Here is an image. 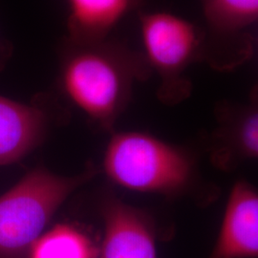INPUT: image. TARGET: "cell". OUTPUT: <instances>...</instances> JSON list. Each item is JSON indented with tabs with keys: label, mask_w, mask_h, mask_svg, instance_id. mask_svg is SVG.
<instances>
[{
	"label": "cell",
	"mask_w": 258,
	"mask_h": 258,
	"mask_svg": "<svg viewBox=\"0 0 258 258\" xmlns=\"http://www.w3.org/2000/svg\"><path fill=\"white\" fill-rule=\"evenodd\" d=\"M104 169L114 183L140 192H178L192 176L191 162L182 150L140 132H122L111 139Z\"/></svg>",
	"instance_id": "obj_3"
},
{
	"label": "cell",
	"mask_w": 258,
	"mask_h": 258,
	"mask_svg": "<svg viewBox=\"0 0 258 258\" xmlns=\"http://www.w3.org/2000/svg\"><path fill=\"white\" fill-rule=\"evenodd\" d=\"M88 175L62 177L37 168L0 197V258H26L69 195Z\"/></svg>",
	"instance_id": "obj_2"
},
{
	"label": "cell",
	"mask_w": 258,
	"mask_h": 258,
	"mask_svg": "<svg viewBox=\"0 0 258 258\" xmlns=\"http://www.w3.org/2000/svg\"><path fill=\"white\" fill-rule=\"evenodd\" d=\"M141 66L136 57L104 40L67 41L61 85L75 105L92 120L110 126L127 101L132 80Z\"/></svg>",
	"instance_id": "obj_1"
},
{
	"label": "cell",
	"mask_w": 258,
	"mask_h": 258,
	"mask_svg": "<svg viewBox=\"0 0 258 258\" xmlns=\"http://www.w3.org/2000/svg\"><path fill=\"white\" fill-rule=\"evenodd\" d=\"M99 249L83 231L59 224L42 233L28 251L26 258H98Z\"/></svg>",
	"instance_id": "obj_10"
},
{
	"label": "cell",
	"mask_w": 258,
	"mask_h": 258,
	"mask_svg": "<svg viewBox=\"0 0 258 258\" xmlns=\"http://www.w3.org/2000/svg\"><path fill=\"white\" fill-rule=\"evenodd\" d=\"M45 123L39 107L0 96V166L17 163L36 148Z\"/></svg>",
	"instance_id": "obj_8"
},
{
	"label": "cell",
	"mask_w": 258,
	"mask_h": 258,
	"mask_svg": "<svg viewBox=\"0 0 258 258\" xmlns=\"http://www.w3.org/2000/svg\"><path fill=\"white\" fill-rule=\"evenodd\" d=\"M207 30L203 55L217 68H231L251 52L250 30L258 18V0H201Z\"/></svg>",
	"instance_id": "obj_5"
},
{
	"label": "cell",
	"mask_w": 258,
	"mask_h": 258,
	"mask_svg": "<svg viewBox=\"0 0 258 258\" xmlns=\"http://www.w3.org/2000/svg\"><path fill=\"white\" fill-rule=\"evenodd\" d=\"M257 255V192L247 182H238L231 189L210 258H256Z\"/></svg>",
	"instance_id": "obj_6"
},
{
	"label": "cell",
	"mask_w": 258,
	"mask_h": 258,
	"mask_svg": "<svg viewBox=\"0 0 258 258\" xmlns=\"http://www.w3.org/2000/svg\"><path fill=\"white\" fill-rule=\"evenodd\" d=\"M140 33L146 60L160 75L163 90L181 87L185 68L203 55V31L178 15L156 11L141 14Z\"/></svg>",
	"instance_id": "obj_4"
},
{
	"label": "cell",
	"mask_w": 258,
	"mask_h": 258,
	"mask_svg": "<svg viewBox=\"0 0 258 258\" xmlns=\"http://www.w3.org/2000/svg\"><path fill=\"white\" fill-rule=\"evenodd\" d=\"M143 0H66L68 41L92 43L105 39Z\"/></svg>",
	"instance_id": "obj_9"
},
{
	"label": "cell",
	"mask_w": 258,
	"mask_h": 258,
	"mask_svg": "<svg viewBox=\"0 0 258 258\" xmlns=\"http://www.w3.org/2000/svg\"><path fill=\"white\" fill-rule=\"evenodd\" d=\"M234 142L244 157L254 158L258 153V114L256 107H250L236 122Z\"/></svg>",
	"instance_id": "obj_11"
},
{
	"label": "cell",
	"mask_w": 258,
	"mask_h": 258,
	"mask_svg": "<svg viewBox=\"0 0 258 258\" xmlns=\"http://www.w3.org/2000/svg\"><path fill=\"white\" fill-rule=\"evenodd\" d=\"M98 258H157L155 232L148 217L118 200L107 202Z\"/></svg>",
	"instance_id": "obj_7"
}]
</instances>
